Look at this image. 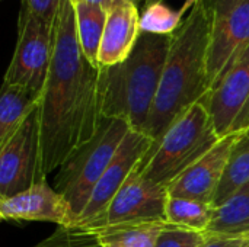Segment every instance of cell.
Returning <instances> with one entry per match:
<instances>
[{
    "instance_id": "6da1fadb",
    "label": "cell",
    "mask_w": 249,
    "mask_h": 247,
    "mask_svg": "<svg viewBox=\"0 0 249 247\" xmlns=\"http://www.w3.org/2000/svg\"><path fill=\"white\" fill-rule=\"evenodd\" d=\"M102 121L101 68L85 57L74 4L63 0L53 26V57L38 108L39 181L88 144Z\"/></svg>"
},
{
    "instance_id": "7a4b0ae2",
    "label": "cell",
    "mask_w": 249,
    "mask_h": 247,
    "mask_svg": "<svg viewBox=\"0 0 249 247\" xmlns=\"http://www.w3.org/2000/svg\"><path fill=\"white\" fill-rule=\"evenodd\" d=\"M212 19L210 0H198L171 38L159 90L142 131L153 143L166 132L178 116L201 102L210 92L207 60Z\"/></svg>"
},
{
    "instance_id": "3957f363",
    "label": "cell",
    "mask_w": 249,
    "mask_h": 247,
    "mask_svg": "<svg viewBox=\"0 0 249 247\" xmlns=\"http://www.w3.org/2000/svg\"><path fill=\"white\" fill-rule=\"evenodd\" d=\"M171 38L142 32L124 63L101 67L104 118H120L133 130L143 131L159 90Z\"/></svg>"
},
{
    "instance_id": "277c9868",
    "label": "cell",
    "mask_w": 249,
    "mask_h": 247,
    "mask_svg": "<svg viewBox=\"0 0 249 247\" xmlns=\"http://www.w3.org/2000/svg\"><path fill=\"white\" fill-rule=\"evenodd\" d=\"M219 141L213 119L201 100L178 116L152 144L139 165V172L143 178L168 189Z\"/></svg>"
},
{
    "instance_id": "5b68a950",
    "label": "cell",
    "mask_w": 249,
    "mask_h": 247,
    "mask_svg": "<svg viewBox=\"0 0 249 247\" xmlns=\"http://www.w3.org/2000/svg\"><path fill=\"white\" fill-rule=\"evenodd\" d=\"M130 130L133 128L124 119L104 118L95 137L58 169L54 189L64 197L76 220Z\"/></svg>"
},
{
    "instance_id": "8992f818",
    "label": "cell",
    "mask_w": 249,
    "mask_h": 247,
    "mask_svg": "<svg viewBox=\"0 0 249 247\" xmlns=\"http://www.w3.org/2000/svg\"><path fill=\"white\" fill-rule=\"evenodd\" d=\"M53 57V26L20 6L18 41L4 82L42 93Z\"/></svg>"
},
{
    "instance_id": "52a82bcc",
    "label": "cell",
    "mask_w": 249,
    "mask_h": 247,
    "mask_svg": "<svg viewBox=\"0 0 249 247\" xmlns=\"http://www.w3.org/2000/svg\"><path fill=\"white\" fill-rule=\"evenodd\" d=\"M212 39L207 76L210 90L249 45V0H210Z\"/></svg>"
},
{
    "instance_id": "ba28073f",
    "label": "cell",
    "mask_w": 249,
    "mask_h": 247,
    "mask_svg": "<svg viewBox=\"0 0 249 247\" xmlns=\"http://www.w3.org/2000/svg\"><path fill=\"white\" fill-rule=\"evenodd\" d=\"M166 220L95 224L73 223L58 227L53 236L34 247H155Z\"/></svg>"
},
{
    "instance_id": "9c48e42d",
    "label": "cell",
    "mask_w": 249,
    "mask_h": 247,
    "mask_svg": "<svg viewBox=\"0 0 249 247\" xmlns=\"http://www.w3.org/2000/svg\"><path fill=\"white\" fill-rule=\"evenodd\" d=\"M203 102L220 138L249 132V45Z\"/></svg>"
},
{
    "instance_id": "30bf717a",
    "label": "cell",
    "mask_w": 249,
    "mask_h": 247,
    "mask_svg": "<svg viewBox=\"0 0 249 247\" xmlns=\"http://www.w3.org/2000/svg\"><path fill=\"white\" fill-rule=\"evenodd\" d=\"M39 181L38 109L0 146V199L29 189Z\"/></svg>"
},
{
    "instance_id": "8fae6325",
    "label": "cell",
    "mask_w": 249,
    "mask_h": 247,
    "mask_svg": "<svg viewBox=\"0 0 249 247\" xmlns=\"http://www.w3.org/2000/svg\"><path fill=\"white\" fill-rule=\"evenodd\" d=\"M168 198V189L143 178L137 166L108 207L88 223L121 224L166 220L165 208Z\"/></svg>"
},
{
    "instance_id": "7c38bea8",
    "label": "cell",
    "mask_w": 249,
    "mask_h": 247,
    "mask_svg": "<svg viewBox=\"0 0 249 247\" xmlns=\"http://www.w3.org/2000/svg\"><path fill=\"white\" fill-rule=\"evenodd\" d=\"M152 144L153 140L149 135L136 130H130L105 173L98 181L88 205L74 223H88L96 218L108 207L134 169L146 157Z\"/></svg>"
},
{
    "instance_id": "4fadbf2b",
    "label": "cell",
    "mask_w": 249,
    "mask_h": 247,
    "mask_svg": "<svg viewBox=\"0 0 249 247\" xmlns=\"http://www.w3.org/2000/svg\"><path fill=\"white\" fill-rule=\"evenodd\" d=\"M248 132L229 134L188 170H185L169 188V197L190 198L213 205L231 154L238 141Z\"/></svg>"
},
{
    "instance_id": "5bb4252c",
    "label": "cell",
    "mask_w": 249,
    "mask_h": 247,
    "mask_svg": "<svg viewBox=\"0 0 249 247\" xmlns=\"http://www.w3.org/2000/svg\"><path fill=\"white\" fill-rule=\"evenodd\" d=\"M0 217L10 221H44L58 227L76 221L64 197L41 179L29 189L0 199Z\"/></svg>"
},
{
    "instance_id": "9a60e30c",
    "label": "cell",
    "mask_w": 249,
    "mask_h": 247,
    "mask_svg": "<svg viewBox=\"0 0 249 247\" xmlns=\"http://www.w3.org/2000/svg\"><path fill=\"white\" fill-rule=\"evenodd\" d=\"M140 16L134 0H124L108 12L98 52L99 67L117 66L130 57L142 35Z\"/></svg>"
},
{
    "instance_id": "2e32d148",
    "label": "cell",
    "mask_w": 249,
    "mask_h": 247,
    "mask_svg": "<svg viewBox=\"0 0 249 247\" xmlns=\"http://www.w3.org/2000/svg\"><path fill=\"white\" fill-rule=\"evenodd\" d=\"M42 93L3 82L0 95V146L39 108Z\"/></svg>"
},
{
    "instance_id": "e0dca14e",
    "label": "cell",
    "mask_w": 249,
    "mask_h": 247,
    "mask_svg": "<svg viewBox=\"0 0 249 247\" xmlns=\"http://www.w3.org/2000/svg\"><path fill=\"white\" fill-rule=\"evenodd\" d=\"M206 233L209 236L249 237V182L214 208L212 224Z\"/></svg>"
},
{
    "instance_id": "ac0fdd59",
    "label": "cell",
    "mask_w": 249,
    "mask_h": 247,
    "mask_svg": "<svg viewBox=\"0 0 249 247\" xmlns=\"http://www.w3.org/2000/svg\"><path fill=\"white\" fill-rule=\"evenodd\" d=\"M73 4H74V12H76L77 36H79L82 51L90 64H93L95 67H99L98 52H99L101 39H102L104 29H105L107 19H108V12L101 6L89 4L80 0Z\"/></svg>"
},
{
    "instance_id": "d6986e66",
    "label": "cell",
    "mask_w": 249,
    "mask_h": 247,
    "mask_svg": "<svg viewBox=\"0 0 249 247\" xmlns=\"http://www.w3.org/2000/svg\"><path fill=\"white\" fill-rule=\"evenodd\" d=\"M214 207L201 201L169 197L165 208V218L171 226L206 233L212 224Z\"/></svg>"
},
{
    "instance_id": "ffe728a7",
    "label": "cell",
    "mask_w": 249,
    "mask_h": 247,
    "mask_svg": "<svg viewBox=\"0 0 249 247\" xmlns=\"http://www.w3.org/2000/svg\"><path fill=\"white\" fill-rule=\"evenodd\" d=\"M249 182V132L245 134L235 146L225 176L219 186L213 207H219L226 202L235 192Z\"/></svg>"
},
{
    "instance_id": "44dd1931",
    "label": "cell",
    "mask_w": 249,
    "mask_h": 247,
    "mask_svg": "<svg viewBox=\"0 0 249 247\" xmlns=\"http://www.w3.org/2000/svg\"><path fill=\"white\" fill-rule=\"evenodd\" d=\"M198 0H187L179 10L171 9L163 1L146 6L140 16V31L153 35H174L182 25V16L190 6Z\"/></svg>"
},
{
    "instance_id": "7402d4cb",
    "label": "cell",
    "mask_w": 249,
    "mask_h": 247,
    "mask_svg": "<svg viewBox=\"0 0 249 247\" xmlns=\"http://www.w3.org/2000/svg\"><path fill=\"white\" fill-rule=\"evenodd\" d=\"M207 239V233L168 224L159 234L155 247H203Z\"/></svg>"
},
{
    "instance_id": "603a6c76",
    "label": "cell",
    "mask_w": 249,
    "mask_h": 247,
    "mask_svg": "<svg viewBox=\"0 0 249 247\" xmlns=\"http://www.w3.org/2000/svg\"><path fill=\"white\" fill-rule=\"evenodd\" d=\"M61 1L63 0H22V6L47 25L54 26Z\"/></svg>"
},
{
    "instance_id": "cb8c5ba5",
    "label": "cell",
    "mask_w": 249,
    "mask_h": 247,
    "mask_svg": "<svg viewBox=\"0 0 249 247\" xmlns=\"http://www.w3.org/2000/svg\"><path fill=\"white\" fill-rule=\"evenodd\" d=\"M248 243V236H209L203 247H245Z\"/></svg>"
},
{
    "instance_id": "d4e9b609",
    "label": "cell",
    "mask_w": 249,
    "mask_h": 247,
    "mask_svg": "<svg viewBox=\"0 0 249 247\" xmlns=\"http://www.w3.org/2000/svg\"><path fill=\"white\" fill-rule=\"evenodd\" d=\"M80 1H85V3H89V4H95V6H101L107 12H109L114 7V1L112 0H80Z\"/></svg>"
},
{
    "instance_id": "484cf974",
    "label": "cell",
    "mask_w": 249,
    "mask_h": 247,
    "mask_svg": "<svg viewBox=\"0 0 249 247\" xmlns=\"http://www.w3.org/2000/svg\"><path fill=\"white\" fill-rule=\"evenodd\" d=\"M158 1H163V0H144V7L153 4V3H158Z\"/></svg>"
},
{
    "instance_id": "4316f807",
    "label": "cell",
    "mask_w": 249,
    "mask_h": 247,
    "mask_svg": "<svg viewBox=\"0 0 249 247\" xmlns=\"http://www.w3.org/2000/svg\"><path fill=\"white\" fill-rule=\"evenodd\" d=\"M114 1V6H117L118 3H121V1H124V0H112Z\"/></svg>"
},
{
    "instance_id": "83f0119b",
    "label": "cell",
    "mask_w": 249,
    "mask_h": 247,
    "mask_svg": "<svg viewBox=\"0 0 249 247\" xmlns=\"http://www.w3.org/2000/svg\"><path fill=\"white\" fill-rule=\"evenodd\" d=\"M71 1H73V3H76V1H77V0H71Z\"/></svg>"
},
{
    "instance_id": "f1b7e54d",
    "label": "cell",
    "mask_w": 249,
    "mask_h": 247,
    "mask_svg": "<svg viewBox=\"0 0 249 247\" xmlns=\"http://www.w3.org/2000/svg\"><path fill=\"white\" fill-rule=\"evenodd\" d=\"M245 247H249V243H248V245H247V246H245Z\"/></svg>"
}]
</instances>
